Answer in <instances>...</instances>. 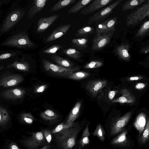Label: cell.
Segmentation results:
<instances>
[{
    "instance_id": "cell-1",
    "label": "cell",
    "mask_w": 149,
    "mask_h": 149,
    "mask_svg": "<svg viewBox=\"0 0 149 149\" xmlns=\"http://www.w3.org/2000/svg\"><path fill=\"white\" fill-rule=\"evenodd\" d=\"M81 127L74 125L55 134V139L61 149H72Z\"/></svg>"
},
{
    "instance_id": "cell-2",
    "label": "cell",
    "mask_w": 149,
    "mask_h": 149,
    "mask_svg": "<svg viewBox=\"0 0 149 149\" xmlns=\"http://www.w3.org/2000/svg\"><path fill=\"white\" fill-rule=\"evenodd\" d=\"M1 45L8 47H14L23 49L34 48L35 43L29 38L25 32H20L9 38L3 42Z\"/></svg>"
},
{
    "instance_id": "cell-3",
    "label": "cell",
    "mask_w": 149,
    "mask_h": 149,
    "mask_svg": "<svg viewBox=\"0 0 149 149\" xmlns=\"http://www.w3.org/2000/svg\"><path fill=\"white\" fill-rule=\"evenodd\" d=\"M149 15V0L134 9L127 16L126 25L134 26L142 21Z\"/></svg>"
},
{
    "instance_id": "cell-4",
    "label": "cell",
    "mask_w": 149,
    "mask_h": 149,
    "mask_svg": "<svg viewBox=\"0 0 149 149\" xmlns=\"http://www.w3.org/2000/svg\"><path fill=\"white\" fill-rule=\"evenodd\" d=\"M45 70L50 74L60 77H66L68 75L80 69L78 66L66 68L56 65L45 59L42 61Z\"/></svg>"
},
{
    "instance_id": "cell-5",
    "label": "cell",
    "mask_w": 149,
    "mask_h": 149,
    "mask_svg": "<svg viewBox=\"0 0 149 149\" xmlns=\"http://www.w3.org/2000/svg\"><path fill=\"white\" fill-rule=\"evenodd\" d=\"M24 15V11L20 9H15L9 14L0 26V36L13 27Z\"/></svg>"
},
{
    "instance_id": "cell-6",
    "label": "cell",
    "mask_w": 149,
    "mask_h": 149,
    "mask_svg": "<svg viewBox=\"0 0 149 149\" xmlns=\"http://www.w3.org/2000/svg\"><path fill=\"white\" fill-rule=\"evenodd\" d=\"M121 0H118L111 4L101 9L88 19L87 24L90 25L93 23L96 24L105 19L112 12L113 10L120 3Z\"/></svg>"
},
{
    "instance_id": "cell-7",
    "label": "cell",
    "mask_w": 149,
    "mask_h": 149,
    "mask_svg": "<svg viewBox=\"0 0 149 149\" xmlns=\"http://www.w3.org/2000/svg\"><path fill=\"white\" fill-rule=\"evenodd\" d=\"M115 31L95 34L92 40V49L95 50L102 49L109 42Z\"/></svg>"
},
{
    "instance_id": "cell-8",
    "label": "cell",
    "mask_w": 149,
    "mask_h": 149,
    "mask_svg": "<svg viewBox=\"0 0 149 149\" xmlns=\"http://www.w3.org/2000/svg\"><path fill=\"white\" fill-rule=\"evenodd\" d=\"M117 20V17H114L106 19L96 24L95 34L107 33L115 30Z\"/></svg>"
},
{
    "instance_id": "cell-9",
    "label": "cell",
    "mask_w": 149,
    "mask_h": 149,
    "mask_svg": "<svg viewBox=\"0 0 149 149\" xmlns=\"http://www.w3.org/2000/svg\"><path fill=\"white\" fill-rule=\"evenodd\" d=\"M45 139L43 133V130L34 132L29 137L24 140V145L30 149H34L40 146Z\"/></svg>"
},
{
    "instance_id": "cell-10",
    "label": "cell",
    "mask_w": 149,
    "mask_h": 149,
    "mask_svg": "<svg viewBox=\"0 0 149 149\" xmlns=\"http://www.w3.org/2000/svg\"><path fill=\"white\" fill-rule=\"evenodd\" d=\"M20 74H10L3 76L0 79V86L8 87L17 85L23 80Z\"/></svg>"
},
{
    "instance_id": "cell-11",
    "label": "cell",
    "mask_w": 149,
    "mask_h": 149,
    "mask_svg": "<svg viewBox=\"0 0 149 149\" xmlns=\"http://www.w3.org/2000/svg\"><path fill=\"white\" fill-rule=\"evenodd\" d=\"M113 0H93L81 12L82 15L88 14L101 9L111 3Z\"/></svg>"
},
{
    "instance_id": "cell-12",
    "label": "cell",
    "mask_w": 149,
    "mask_h": 149,
    "mask_svg": "<svg viewBox=\"0 0 149 149\" xmlns=\"http://www.w3.org/2000/svg\"><path fill=\"white\" fill-rule=\"evenodd\" d=\"M25 93L24 90L15 88L4 91L1 93V95L6 99L16 100L22 98Z\"/></svg>"
},
{
    "instance_id": "cell-13",
    "label": "cell",
    "mask_w": 149,
    "mask_h": 149,
    "mask_svg": "<svg viewBox=\"0 0 149 149\" xmlns=\"http://www.w3.org/2000/svg\"><path fill=\"white\" fill-rule=\"evenodd\" d=\"M132 113L131 111L129 112L116 121L112 128L111 132L112 135H115L123 130L128 123Z\"/></svg>"
},
{
    "instance_id": "cell-14",
    "label": "cell",
    "mask_w": 149,
    "mask_h": 149,
    "mask_svg": "<svg viewBox=\"0 0 149 149\" xmlns=\"http://www.w3.org/2000/svg\"><path fill=\"white\" fill-rule=\"evenodd\" d=\"M107 81L104 80L89 81L86 85V88L90 94L93 97H96L99 91L107 84Z\"/></svg>"
},
{
    "instance_id": "cell-15",
    "label": "cell",
    "mask_w": 149,
    "mask_h": 149,
    "mask_svg": "<svg viewBox=\"0 0 149 149\" xmlns=\"http://www.w3.org/2000/svg\"><path fill=\"white\" fill-rule=\"evenodd\" d=\"M59 16L58 15H56L39 19L37 24V32L42 33L45 31L57 19Z\"/></svg>"
},
{
    "instance_id": "cell-16",
    "label": "cell",
    "mask_w": 149,
    "mask_h": 149,
    "mask_svg": "<svg viewBox=\"0 0 149 149\" xmlns=\"http://www.w3.org/2000/svg\"><path fill=\"white\" fill-rule=\"evenodd\" d=\"M71 26L70 24H65L59 26L47 38L46 41L51 42L60 38L67 33Z\"/></svg>"
},
{
    "instance_id": "cell-17",
    "label": "cell",
    "mask_w": 149,
    "mask_h": 149,
    "mask_svg": "<svg viewBox=\"0 0 149 149\" xmlns=\"http://www.w3.org/2000/svg\"><path fill=\"white\" fill-rule=\"evenodd\" d=\"M47 0H34L28 11V16L29 19L32 18L35 15L40 11L44 8Z\"/></svg>"
},
{
    "instance_id": "cell-18",
    "label": "cell",
    "mask_w": 149,
    "mask_h": 149,
    "mask_svg": "<svg viewBox=\"0 0 149 149\" xmlns=\"http://www.w3.org/2000/svg\"><path fill=\"white\" fill-rule=\"evenodd\" d=\"M130 46L126 43H123L118 46L116 48V54L122 60L128 61L131 58V55L129 53Z\"/></svg>"
},
{
    "instance_id": "cell-19",
    "label": "cell",
    "mask_w": 149,
    "mask_h": 149,
    "mask_svg": "<svg viewBox=\"0 0 149 149\" xmlns=\"http://www.w3.org/2000/svg\"><path fill=\"white\" fill-rule=\"evenodd\" d=\"M120 93L122 95L120 97L114 99L112 103L119 102L121 103H132L135 101V98L126 88L122 89Z\"/></svg>"
},
{
    "instance_id": "cell-20",
    "label": "cell",
    "mask_w": 149,
    "mask_h": 149,
    "mask_svg": "<svg viewBox=\"0 0 149 149\" xmlns=\"http://www.w3.org/2000/svg\"><path fill=\"white\" fill-rule=\"evenodd\" d=\"M146 116L143 113H139L137 117L134 124V126L139 131L140 134L143 131L146 124Z\"/></svg>"
},
{
    "instance_id": "cell-21",
    "label": "cell",
    "mask_w": 149,
    "mask_h": 149,
    "mask_svg": "<svg viewBox=\"0 0 149 149\" xmlns=\"http://www.w3.org/2000/svg\"><path fill=\"white\" fill-rule=\"evenodd\" d=\"M81 105V102H77L70 112L67 119L66 123L72 124L78 117Z\"/></svg>"
},
{
    "instance_id": "cell-22",
    "label": "cell",
    "mask_w": 149,
    "mask_h": 149,
    "mask_svg": "<svg viewBox=\"0 0 149 149\" xmlns=\"http://www.w3.org/2000/svg\"><path fill=\"white\" fill-rule=\"evenodd\" d=\"M51 58L52 61L59 65L63 67L71 68L74 65L73 63L71 61L57 55H52Z\"/></svg>"
},
{
    "instance_id": "cell-23",
    "label": "cell",
    "mask_w": 149,
    "mask_h": 149,
    "mask_svg": "<svg viewBox=\"0 0 149 149\" xmlns=\"http://www.w3.org/2000/svg\"><path fill=\"white\" fill-rule=\"evenodd\" d=\"M22 53L21 51L11 50L3 51L0 53V61L7 60L10 59L16 58Z\"/></svg>"
},
{
    "instance_id": "cell-24",
    "label": "cell",
    "mask_w": 149,
    "mask_h": 149,
    "mask_svg": "<svg viewBox=\"0 0 149 149\" xmlns=\"http://www.w3.org/2000/svg\"><path fill=\"white\" fill-rule=\"evenodd\" d=\"M93 1V0H79L68 11V14H70L77 13L81 9L85 7Z\"/></svg>"
},
{
    "instance_id": "cell-25",
    "label": "cell",
    "mask_w": 149,
    "mask_h": 149,
    "mask_svg": "<svg viewBox=\"0 0 149 149\" xmlns=\"http://www.w3.org/2000/svg\"><path fill=\"white\" fill-rule=\"evenodd\" d=\"M10 66L18 70L24 71H29L30 68L28 62L24 61H18L17 60L11 63Z\"/></svg>"
},
{
    "instance_id": "cell-26",
    "label": "cell",
    "mask_w": 149,
    "mask_h": 149,
    "mask_svg": "<svg viewBox=\"0 0 149 149\" xmlns=\"http://www.w3.org/2000/svg\"><path fill=\"white\" fill-rule=\"evenodd\" d=\"M146 0H130L125 2L123 5L122 9L123 11L131 10L138 7Z\"/></svg>"
},
{
    "instance_id": "cell-27",
    "label": "cell",
    "mask_w": 149,
    "mask_h": 149,
    "mask_svg": "<svg viewBox=\"0 0 149 149\" xmlns=\"http://www.w3.org/2000/svg\"><path fill=\"white\" fill-rule=\"evenodd\" d=\"M94 28L92 26H84L79 29L76 33V35L78 37L86 38L88 36L93 33Z\"/></svg>"
},
{
    "instance_id": "cell-28",
    "label": "cell",
    "mask_w": 149,
    "mask_h": 149,
    "mask_svg": "<svg viewBox=\"0 0 149 149\" xmlns=\"http://www.w3.org/2000/svg\"><path fill=\"white\" fill-rule=\"evenodd\" d=\"M76 0H61L52 8L51 12L56 11L70 6Z\"/></svg>"
},
{
    "instance_id": "cell-29",
    "label": "cell",
    "mask_w": 149,
    "mask_h": 149,
    "mask_svg": "<svg viewBox=\"0 0 149 149\" xmlns=\"http://www.w3.org/2000/svg\"><path fill=\"white\" fill-rule=\"evenodd\" d=\"M88 39L84 38H78L72 39V44L74 47L79 49H83L87 47Z\"/></svg>"
},
{
    "instance_id": "cell-30",
    "label": "cell",
    "mask_w": 149,
    "mask_h": 149,
    "mask_svg": "<svg viewBox=\"0 0 149 149\" xmlns=\"http://www.w3.org/2000/svg\"><path fill=\"white\" fill-rule=\"evenodd\" d=\"M10 116L7 110L0 106V125H6L9 122Z\"/></svg>"
},
{
    "instance_id": "cell-31",
    "label": "cell",
    "mask_w": 149,
    "mask_h": 149,
    "mask_svg": "<svg viewBox=\"0 0 149 149\" xmlns=\"http://www.w3.org/2000/svg\"><path fill=\"white\" fill-rule=\"evenodd\" d=\"M62 52L68 56L76 60L78 59L81 56V53L74 48L63 49Z\"/></svg>"
},
{
    "instance_id": "cell-32",
    "label": "cell",
    "mask_w": 149,
    "mask_h": 149,
    "mask_svg": "<svg viewBox=\"0 0 149 149\" xmlns=\"http://www.w3.org/2000/svg\"><path fill=\"white\" fill-rule=\"evenodd\" d=\"M90 134L89 131L88 124L84 130L81 138L79 141L80 148L83 147L85 145L88 144L89 143V136Z\"/></svg>"
},
{
    "instance_id": "cell-33",
    "label": "cell",
    "mask_w": 149,
    "mask_h": 149,
    "mask_svg": "<svg viewBox=\"0 0 149 149\" xmlns=\"http://www.w3.org/2000/svg\"><path fill=\"white\" fill-rule=\"evenodd\" d=\"M149 21H147L141 25L137 32L136 36L138 37H144L149 34Z\"/></svg>"
},
{
    "instance_id": "cell-34",
    "label": "cell",
    "mask_w": 149,
    "mask_h": 149,
    "mask_svg": "<svg viewBox=\"0 0 149 149\" xmlns=\"http://www.w3.org/2000/svg\"><path fill=\"white\" fill-rule=\"evenodd\" d=\"M127 133L126 130H125L113 139L111 141V143L113 145H121L125 143L127 141L126 136Z\"/></svg>"
},
{
    "instance_id": "cell-35",
    "label": "cell",
    "mask_w": 149,
    "mask_h": 149,
    "mask_svg": "<svg viewBox=\"0 0 149 149\" xmlns=\"http://www.w3.org/2000/svg\"><path fill=\"white\" fill-rule=\"evenodd\" d=\"M89 75V73L88 72L84 71H79L70 74L66 77L74 80H79L87 77Z\"/></svg>"
},
{
    "instance_id": "cell-36",
    "label": "cell",
    "mask_w": 149,
    "mask_h": 149,
    "mask_svg": "<svg viewBox=\"0 0 149 149\" xmlns=\"http://www.w3.org/2000/svg\"><path fill=\"white\" fill-rule=\"evenodd\" d=\"M143 130L142 135L139 139V142L142 144L145 143L149 139V120L148 119L147 120L145 127Z\"/></svg>"
},
{
    "instance_id": "cell-37",
    "label": "cell",
    "mask_w": 149,
    "mask_h": 149,
    "mask_svg": "<svg viewBox=\"0 0 149 149\" xmlns=\"http://www.w3.org/2000/svg\"><path fill=\"white\" fill-rule=\"evenodd\" d=\"M40 116L44 119L47 120H52L58 118L57 115L53 111L48 109L41 113Z\"/></svg>"
},
{
    "instance_id": "cell-38",
    "label": "cell",
    "mask_w": 149,
    "mask_h": 149,
    "mask_svg": "<svg viewBox=\"0 0 149 149\" xmlns=\"http://www.w3.org/2000/svg\"><path fill=\"white\" fill-rule=\"evenodd\" d=\"M105 132L100 124H98L93 132V135L96 136L101 141H104L105 140Z\"/></svg>"
},
{
    "instance_id": "cell-39",
    "label": "cell",
    "mask_w": 149,
    "mask_h": 149,
    "mask_svg": "<svg viewBox=\"0 0 149 149\" xmlns=\"http://www.w3.org/2000/svg\"><path fill=\"white\" fill-rule=\"evenodd\" d=\"M74 124H67V123H61L57 126L54 129L52 130L51 132L52 133L54 134L60 132L63 130L73 126Z\"/></svg>"
},
{
    "instance_id": "cell-40",
    "label": "cell",
    "mask_w": 149,
    "mask_h": 149,
    "mask_svg": "<svg viewBox=\"0 0 149 149\" xmlns=\"http://www.w3.org/2000/svg\"><path fill=\"white\" fill-rule=\"evenodd\" d=\"M21 119L23 122L28 124L32 123L34 120L32 115L29 113H22L21 115Z\"/></svg>"
},
{
    "instance_id": "cell-41",
    "label": "cell",
    "mask_w": 149,
    "mask_h": 149,
    "mask_svg": "<svg viewBox=\"0 0 149 149\" xmlns=\"http://www.w3.org/2000/svg\"><path fill=\"white\" fill-rule=\"evenodd\" d=\"M62 48V47L60 45H54L44 50L42 52L48 54H55Z\"/></svg>"
},
{
    "instance_id": "cell-42",
    "label": "cell",
    "mask_w": 149,
    "mask_h": 149,
    "mask_svg": "<svg viewBox=\"0 0 149 149\" xmlns=\"http://www.w3.org/2000/svg\"><path fill=\"white\" fill-rule=\"evenodd\" d=\"M103 65L101 62L98 61H93L86 64L84 66L85 69L95 68L100 67Z\"/></svg>"
},
{
    "instance_id": "cell-43",
    "label": "cell",
    "mask_w": 149,
    "mask_h": 149,
    "mask_svg": "<svg viewBox=\"0 0 149 149\" xmlns=\"http://www.w3.org/2000/svg\"><path fill=\"white\" fill-rule=\"evenodd\" d=\"M43 133L45 139L48 143H50L52 139L51 131L48 130L44 129L43 130Z\"/></svg>"
},
{
    "instance_id": "cell-44",
    "label": "cell",
    "mask_w": 149,
    "mask_h": 149,
    "mask_svg": "<svg viewBox=\"0 0 149 149\" xmlns=\"http://www.w3.org/2000/svg\"><path fill=\"white\" fill-rule=\"evenodd\" d=\"M47 86L46 85H42L38 87L35 90L36 93H41L44 91L47 88Z\"/></svg>"
},
{
    "instance_id": "cell-45",
    "label": "cell",
    "mask_w": 149,
    "mask_h": 149,
    "mask_svg": "<svg viewBox=\"0 0 149 149\" xmlns=\"http://www.w3.org/2000/svg\"><path fill=\"white\" fill-rule=\"evenodd\" d=\"M145 86V84L142 83H139L137 84L135 88L138 89H141L143 88Z\"/></svg>"
},
{
    "instance_id": "cell-46",
    "label": "cell",
    "mask_w": 149,
    "mask_h": 149,
    "mask_svg": "<svg viewBox=\"0 0 149 149\" xmlns=\"http://www.w3.org/2000/svg\"><path fill=\"white\" fill-rule=\"evenodd\" d=\"M9 149H20L17 145L14 143H10L9 146Z\"/></svg>"
},
{
    "instance_id": "cell-47",
    "label": "cell",
    "mask_w": 149,
    "mask_h": 149,
    "mask_svg": "<svg viewBox=\"0 0 149 149\" xmlns=\"http://www.w3.org/2000/svg\"><path fill=\"white\" fill-rule=\"evenodd\" d=\"M116 93L115 91H111L109 92L108 94L109 98L111 100H112L114 97Z\"/></svg>"
},
{
    "instance_id": "cell-48",
    "label": "cell",
    "mask_w": 149,
    "mask_h": 149,
    "mask_svg": "<svg viewBox=\"0 0 149 149\" xmlns=\"http://www.w3.org/2000/svg\"><path fill=\"white\" fill-rule=\"evenodd\" d=\"M143 78V77L141 76H135L131 77L129 78V80L131 81L138 80L139 79H141Z\"/></svg>"
},
{
    "instance_id": "cell-49",
    "label": "cell",
    "mask_w": 149,
    "mask_h": 149,
    "mask_svg": "<svg viewBox=\"0 0 149 149\" xmlns=\"http://www.w3.org/2000/svg\"><path fill=\"white\" fill-rule=\"evenodd\" d=\"M141 53L143 54H146L149 52V47L142 48L141 51Z\"/></svg>"
},
{
    "instance_id": "cell-50",
    "label": "cell",
    "mask_w": 149,
    "mask_h": 149,
    "mask_svg": "<svg viewBox=\"0 0 149 149\" xmlns=\"http://www.w3.org/2000/svg\"><path fill=\"white\" fill-rule=\"evenodd\" d=\"M7 1H8L0 0V6L8 2Z\"/></svg>"
},
{
    "instance_id": "cell-51",
    "label": "cell",
    "mask_w": 149,
    "mask_h": 149,
    "mask_svg": "<svg viewBox=\"0 0 149 149\" xmlns=\"http://www.w3.org/2000/svg\"><path fill=\"white\" fill-rule=\"evenodd\" d=\"M50 146H47L43 147L40 149H50Z\"/></svg>"
},
{
    "instance_id": "cell-52",
    "label": "cell",
    "mask_w": 149,
    "mask_h": 149,
    "mask_svg": "<svg viewBox=\"0 0 149 149\" xmlns=\"http://www.w3.org/2000/svg\"><path fill=\"white\" fill-rule=\"evenodd\" d=\"M4 67V66H0V71L3 69Z\"/></svg>"
},
{
    "instance_id": "cell-53",
    "label": "cell",
    "mask_w": 149,
    "mask_h": 149,
    "mask_svg": "<svg viewBox=\"0 0 149 149\" xmlns=\"http://www.w3.org/2000/svg\"><path fill=\"white\" fill-rule=\"evenodd\" d=\"M3 51H0V53L2 52H3Z\"/></svg>"
}]
</instances>
